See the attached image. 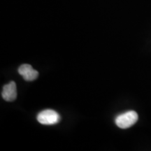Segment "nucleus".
Masks as SVG:
<instances>
[{"label":"nucleus","instance_id":"nucleus-2","mask_svg":"<svg viewBox=\"0 0 151 151\" xmlns=\"http://www.w3.org/2000/svg\"><path fill=\"white\" fill-rule=\"evenodd\" d=\"M37 120L42 124L52 125L60 121V115L56 111L48 109L41 111L38 114Z\"/></svg>","mask_w":151,"mask_h":151},{"label":"nucleus","instance_id":"nucleus-4","mask_svg":"<svg viewBox=\"0 0 151 151\" xmlns=\"http://www.w3.org/2000/svg\"><path fill=\"white\" fill-rule=\"evenodd\" d=\"M3 99L7 101H13L17 97V88L16 84L14 81H11L9 83L5 85L3 87L1 92Z\"/></svg>","mask_w":151,"mask_h":151},{"label":"nucleus","instance_id":"nucleus-3","mask_svg":"<svg viewBox=\"0 0 151 151\" xmlns=\"http://www.w3.org/2000/svg\"><path fill=\"white\" fill-rule=\"evenodd\" d=\"M18 72L27 81H33L39 76V73L34 69L31 65L28 64H24L20 66L18 69Z\"/></svg>","mask_w":151,"mask_h":151},{"label":"nucleus","instance_id":"nucleus-1","mask_svg":"<svg viewBox=\"0 0 151 151\" xmlns=\"http://www.w3.org/2000/svg\"><path fill=\"white\" fill-rule=\"evenodd\" d=\"M138 114L134 111H130L123 114L120 115L116 119V123L121 129H127L134 124L137 122Z\"/></svg>","mask_w":151,"mask_h":151}]
</instances>
